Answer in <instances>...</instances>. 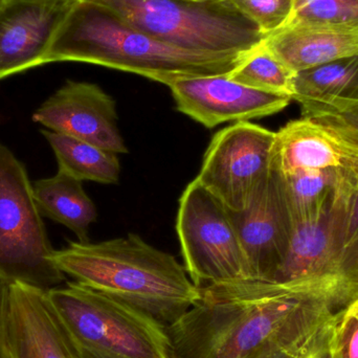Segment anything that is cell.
Returning a JSON list of instances; mask_svg holds the SVG:
<instances>
[{
	"label": "cell",
	"instance_id": "cell-18",
	"mask_svg": "<svg viewBox=\"0 0 358 358\" xmlns=\"http://www.w3.org/2000/svg\"><path fill=\"white\" fill-rule=\"evenodd\" d=\"M279 178L294 224L315 220L338 202H350L358 189V178L336 172L305 171Z\"/></svg>",
	"mask_w": 358,
	"mask_h": 358
},
{
	"label": "cell",
	"instance_id": "cell-23",
	"mask_svg": "<svg viewBox=\"0 0 358 358\" xmlns=\"http://www.w3.org/2000/svg\"><path fill=\"white\" fill-rule=\"evenodd\" d=\"M338 252L343 279L355 301L358 299V189L345 210L338 237Z\"/></svg>",
	"mask_w": 358,
	"mask_h": 358
},
{
	"label": "cell",
	"instance_id": "cell-9",
	"mask_svg": "<svg viewBox=\"0 0 358 358\" xmlns=\"http://www.w3.org/2000/svg\"><path fill=\"white\" fill-rule=\"evenodd\" d=\"M348 204L338 202L315 220L294 223L287 254L273 282L322 288L338 310L353 302L343 279L338 252L341 225Z\"/></svg>",
	"mask_w": 358,
	"mask_h": 358
},
{
	"label": "cell",
	"instance_id": "cell-11",
	"mask_svg": "<svg viewBox=\"0 0 358 358\" xmlns=\"http://www.w3.org/2000/svg\"><path fill=\"white\" fill-rule=\"evenodd\" d=\"M78 1L0 2V80L46 64L57 33Z\"/></svg>",
	"mask_w": 358,
	"mask_h": 358
},
{
	"label": "cell",
	"instance_id": "cell-7",
	"mask_svg": "<svg viewBox=\"0 0 358 358\" xmlns=\"http://www.w3.org/2000/svg\"><path fill=\"white\" fill-rule=\"evenodd\" d=\"M176 231L183 266L198 288L252 279L231 210L196 179L179 199Z\"/></svg>",
	"mask_w": 358,
	"mask_h": 358
},
{
	"label": "cell",
	"instance_id": "cell-26",
	"mask_svg": "<svg viewBox=\"0 0 358 358\" xmlns=\"http://www.w3.org/2000/svg\"><path fill=\"white\" fill-rule=\"evenodd\" d=\"M8 284L0 281V358H10L6 342V311H8Z\"/></svg>",
	"mask_w": 358,
	"mask_h": 358
},
{
	"label": "cell",
	"instance_id": "cell-17",
	"mask_svg": "<svg viewBox=\"0 0 358 358\" xmlns=\"http://www.w3.org/2000/svg\"><path fill=\"white\" fill-rule=\"evenodd\" d=\"M264 44L296 73L358 55V27H287Z\"/></svg>",
	"mask_w": 358,
	"mask_h": 358
},
{
	"label": "cell",
	"instance_id": "cell-14",
	"mask_svg": "<svg viewBox=\"0 0 358 358\" xmlns=\"http://www.w3.org/2000/svg\"><path fill=\"white\" fill-rule=\"evenodd\" d=\"M6 342L10 358H78L48 294L8 285Z\"/></svg>",
	"mask_w": 358,
	"mask_h": 358
},
{
	"label": "cell",
	"instance_id": "cell-5",
	"mask_svg": "<svg viewBox=\"0 0 358 358\" xmlns=\"http://www.w3.org/2000/svg\"><path fill=\"white\" fill-rule=\"evenodd\" d=\"M119 15L144 33L185 50L246 54L266 36L231 0H87Z\"/></svg>",
	"mask_w": 358,
	"mask_h": 358
},
{
	"label": "cell",
	"instance_id": "cell-21",
	"mask_svg": "<svg viewBox=\"0 0 358 358\" xmlns=\"http://www.w3.org/2000/svg\"><path fill=\"white\" fill-rule=\"evenodd\" d=\"M229 79L248 87L292 98L294 71H290L264 42L250 50L231 73Z\"/></svg>",
	"mask_w": 358,
	"mask_h": 358
},
{
	"label": "cell",
	"instance_id": "cell-6",
	"mask_svg": "<svg viewBox=\"0 0 358 358\" xmlns=\"http://www.w3.org/2000/svg\"><path fill=\"white\" fill-rule=\"evenodd\" d=\"M54 252L27 170L0 144V281L44 292L63 285Z\"/></svg>",
	"mask_w": 358,
	"mask_h": 358
},
{
	"label": "cell",
	"instance_id": "cell-28",
	"mask_svg": "<svg viewBox=\"0 0 358 358\" xmlns=\"http://www.w3.org/2000/svg\"><path fill=\"white\" fill-rule=\"evenodd\" d=\"M310 349H309V350H310ZM309 350L307 351L306 353H303V355H290V353H284V355H280L273 358H305L306 357L307 353L309 352Z\"/></svg>",
	"mask_w": 358,
	"mask_h": 358
},
{
	"label": "cell",
	"instance_id": "cell-24",
	"mask_svg": "<svg viewBox=\"0 0 358 358\" xmlns=\"http://www.w3.org/2000/svg\"><path fill=\"white\" fill-rule=\"evenodd\" d=\"M231 3L252 22L263 35L268 36L285 29L294 16L296 0H231Z\"/></svg>",
	"mask_w": 358,
	"mask_h": 358
},
{
	"label": "cell",
	"instance_id": "cell-12",
	"mask_svg": "<svg viewBox=\"0 0 358 358\" xmlns=\"http://www.w3.org/2000/svg\"><path fill=\"white\" fill-rule=\"evenodd\" d=\"M169 88L179 113L208 129L221 124L275 115L292 100L285 94L242 85L227 75L179 80Z\"/></svg>",
	"mask_w": 358,
	"mask_h": 358
},
{
	"label": "cell",
	"instance_id": "cell-20",
	"mask_svg": "<svg viewBox=\"0 0 358 358\" xmlns=\"http://www.w3.org/2000/svg\"><path fill=\"white\" fill-rule=\"evenodd\" d=\"M41 134L52 147L61 171L81 181L119 182L121 164L115 153L52 130L42 129Z\"/></svg>",
	"mask_w": 358,
	"mask_h": 358
},
{
	"label": "cell",
	"instance_id": "cell-25",
	"mask_svg": "<svg viewBox=\"0 0 358 358\" xmlns=\"http://www.w3.org/2000/svg\"><path fill=\"white\" fill-rule=\"evenodd\" d=\"M341 140L358 150V117L355 115H322L313 117Z\"/></svg>",
	"mask_w": 358,
	"mask_h": 358
},
{
	"label": "cell",
	"instance_id": "cell-10",
	"mask_svg": "<svg viewBox=\"0 0 358 358\" xmlns=\"http://www.w3.org/2000/svg\"><path fill=\"white\" fill-rule=\"evenodd\" d=\"M31 119L48 130L115 155L128 153L117 126L115 101L96 84L67 81L43 102Z\"/></svg>",
	"mask_w": 358,
	"mask_h": 358
},
{
	"label": "cell",
	"instance_id": "cell-1",
	"mask_svg": "<svg viewBox=\"0 0 358 358\" xmlns=\"http://www.w3.org/2000/svg\"><path fill=\"white\" fill-rule=\"evenodd\" d=\"M198 300L168 326L176 358H273L303 355L338 310L308 284L248 279L199 288Z\"/></svg>",
	"mask_w": 358,
	"mask_h": 358
},
{
	"label": "cell",
	"instance_id": "cell-22",
	"mask_svg": "<svg viewBox=\"0 0 358 358\" xmlns=\"http://www.w3.org/2000/svg\"><path fill=\"white\" fill-rule=\"evenodd\" d=\"M287 27L357 29L358 0H296L294 16Z\"/></svg>",
	"mask_w": 358,
	"mask_h": 358
},
{
	"label": "cell",
	"instance_id": "cell-30",
	"mask_svg": "<svg viewBox=\"0 0 358 358\" xmlns=\"http://www.w3.org/2000/svg\"><path fill=\"white\" fill-rule=\"evenodd\" d=\"M1 1H2V0H0V2H1Z\"/></svg>",
	"mask_w": 358,
	"mask_h": 358
},
{
	"label": "cell",
	"instance_id": "cell-4",
	"mask_svg": "<svg viewBox=\"0 0 358 358\" xmlns=\"http://www.w3.org/2000/svg\"><path fill=\"white\" fill-rule=\"evenodd\" d=\"M46 294L78 358H176L167 326L130 305L76 281Z\"/></svg>",
	"mask_w": 358,
	"mask_h": 358
},
{
	"label": "cell",
	"instance_id": "cell-2",
	"mask_svg": "<svg viewBox=\"0 0 358 358\" xmlns=\"http://www.w3.org/2000/svg\"><path fill=\"white\" fill-rule=\"evenodd\" d=\"M246 54L194 52L161 41L113 10L79 0L57 33L46 63L75 61L128 71L165 84L227 75Z\"/></svg>",
	"mask_w": 358,
	"mask_h": 358
},
{
	"label": "cell",
	"instance_id": "cell-19",
	"mask_svg": "<svg viewBox=\"0 0 358 358\" xmlns=\"http://www.w3.org/2000/svg\"><path fill=\"white\" fill-rule=\"evenodd\" d=\"M83 181L58 170L56 176L33 183L34 197L42 217L64 225L87 243L90 225L98 213L94 201L84 191Z\"/></svg>",
	"mask_w": 358,
	"mask_h": 358
},
{
	"label": "cell",
	"instance_id": "cell-16",
	"mask_svg": "<svg viewBox=\"0 0 358 358\" xmlns=\"http://www.w3.org/2000/svg\"><path fill=\"white\" fill-rule=\"evenodd\" d=\"M292 99L302 117H358V55L294 73Z\"/></svg>",
	"mask_w": 358,
	"mask_h": 358
},
{
	"label": "cell",
	"instance_id": "cell-8",
	"mask_svg": "<svg viewBox=\"0 0 358 358\" xmlns=\"http://www.w3.org/2000/svg\"><path fill=\"white\" fill-rule=\"evenodd\" d=\"M275 136L250 121L220 130L208 145L196 180L227 210L242 212L271 176Z\"/></svg>",
	"mask_w": 358,
	"mask_h": 358
},
{
	"label": "cell",
	"instance_id": "cell-27",
	"mask_svg": "<svg viewBox=\"0 0 358 358\" xmlns=\"http://www.w3.org/2000/svg\"><path fill=\"white\" fill-rule=\"evenodd\" d=\"M331 321H330L329 325L326 328L323 334L317 338V342L311 347L305 358H336L334 347H332L331 338H330Z\"/></svg>",
	"mask_w": 358,
	"mask_h": 358
},
{
	"label": "cell",
	"instance_id": "cell-13",
	"mask_svg": "<svg viewBox=\"0 0 358 358\" xmlns=\"http://www.w3.org/2000/svg\"><path fill=\"white\" fill-rule=\"evenodd\" d=\"M231 213L252 279L273 281L287 254L294 229L279 176L271 170L250 206Z\"/></svg>",
	"mask_w": 358,
	"mask_h": 358
},
{
	"label": "cell",
	"instance_id": "cell-15",
	"mask_svg": "<svg viewBox=\"0 0 358 358\" xmlns=\"http://www.w3.org/2000/svg\"><path fill=\"white\" fill-rule=\"evenodd\" d=\"M271 170L280 176L298 172H336L358 178V150L308 117L275 132Z\"/></svg>",
	"mask_w": 358,
	"mask_h": 358
},
{
	"label": "cell",
	"instance_id": "cell-29",
	"mask_svg": "<svg viewBox=\"0 0 358 358\" xmlns=\"http://www.w3.org/2000/svg\"><path fill=\"white\" fill-rule=\"evenodd\" d=\"M192 1H198V2L225 1V0H192Z\"/></svg>",
	"mask_w": 358,
	"mask_h": 358
},
{
	"label": "cell",
	"instance_id": "cell-3",
	"mask_svg": "<svg viewBox=\"0 0 358 358\" xmlns=\"http://www.w3.org/2000/svg\"><path fill=\"white\" fill-rule=\"evenodd\" d=\"M65 275L170 326L198 300L200 289L176 257L136 234L100 243L69 241L55 250Z\"/></svg>",
	"mask_w": 358,
	"mask_h": 358
}]
</instances>
